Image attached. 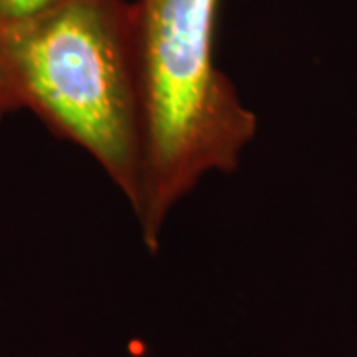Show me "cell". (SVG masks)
<instances>
[{
  "label": "cell",
  "mask_w": 357,
  "mask_h": 357,
  "mask_svg": "<svg viewBox=\"0 0 357 357\" xmlns=\"http://www.w3.org/2000/svg\"><path fill=\"white\" fill-rule=\"evenodd\" d=\"M4 115H6V112H4V107H2V103H0V121H2Z\"/></svg>",
  "instance_id": "obj_4"
},
{
  "label": "cell",
  "mask_w": 357,
  "mask_h": 357,
  "mask_svg": "<svg viewBox=\"0 0 357 357\" xmlns=\"http://www.w3.org/2000/svg\"><path fill=\"white\" fill-rule=\"evenodd\" d=\"M222 0H135L141 171L133 213L159 250L171 211L201 178L232 173L258 119L215 62Z\"/></svg>",
  "instance_id": "obj_2"
},
{
  "label": "cell",
  "mask_w": 357,
  "mask_h": 357,
  "mask_svg": "<svg viewBox=\"0 0 357 357\" xmlns=\"http://www.w3.org/2000/svg\"><path fill=\"white\" fill-rule=\"evenodd\" d=\"M0 103L84 149L133 206L141 131L137 22L129 0H54L0 22Z\"/></svg>",
  "instance_id": "obj_1"
},
{
  "label": "cell",
  "mask_w": 357,
  "mask_h": 357,
  "mask_svg": "<svg viewBox=\"0 0 357 357\" xmlns=\"http://www.w3.org/2000/svg\"><path fill=\"white\" fill-rule=\"evenodd\" d=\"M54 0H0V22L22 20L42 8H46Z\"/></svg>",
  "instance_id": "obj_3"
}]
</instances>
